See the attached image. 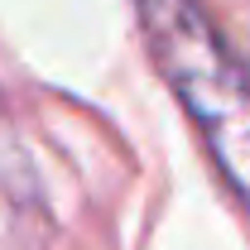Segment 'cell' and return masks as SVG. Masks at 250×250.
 <instances>
[{"label":"cell","instance_id":"obj_1","mask_svg":"<svg viewBox=\"0 0 250 250\" xmlns=\"http://www.w3.org/2000/svg\"><path fill=\"white\" fill-rule=\"evenodd\" d=\"M135 10L154 67L250 217V62L231 48L202 0H135Z\"/></svg>","mask_w":250,"mask_h":250}]
</instances>
